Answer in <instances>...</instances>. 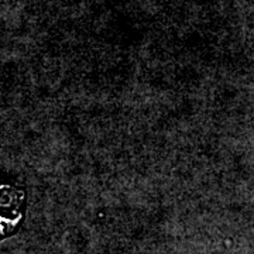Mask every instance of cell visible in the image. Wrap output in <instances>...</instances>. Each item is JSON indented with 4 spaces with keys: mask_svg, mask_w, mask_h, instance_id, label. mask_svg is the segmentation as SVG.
Listing matches in <instances>:
<instances>
[{
    "mask_svg": "<svg viewBox=\"0 0 254 254\" xmlns=\"http://www.w3.org/2000/svg\"><path fill=\"white\" fill-rule=\"evenodd\" d=\"M24 212V193L10 185H0V239L17 230Z\"/></svg>",
    "mask_w": 254,
    "mask_h": 254,
    "instance_id": "6da1fadb",
    "label": "cell"
}]
</instances>
